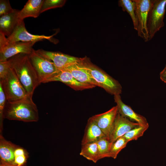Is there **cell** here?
<instances>
[{"instance_id": "cell-1", "label": "cell", "mask_w": 166, "mask_h": 166, "mask_svg": "<svg viewBox=\"0 0 166 166\" xmlns=\"http://www.w3.org/2000/svg\"><path fill=\"white\" fill-rule=\"evenodd\" d=\"M27 93L32 96L36 88L40 84L38 75L28 55L20 53L8 60Z\"/></svg>"}, {"instance_id": "cell-2", "label": "cell", "mask_w": 166, "mask_h": 166, "mask_svg": "<svg viewBox=\"0 0 166 166\" xmlns=\"http://www.w3.org/2000/svg\"><path fill=\"white\" fill-rule=\"evenodd\" d=\"M3 116L4 119L26 122H36L39 120L38 110L32 97L15 101H7Z\"/></svg>"}, {"instance_id": "cell-3", "label": "cell", "mask_w": 166, "mask_h": 166, "mask_svg": "<svg viewBox=\"0 0 166 166\" xmlns=\"http://www.w3.org/2000/svg\"><path fill=\"white\" fill-rule=\"evenodd\" d=\"M80 62L88 69L97 86L112 95H120L122 87L117 81L94 65L87 57L80 58Z\"/></svg>"}, {"instance_id": "cell-4", "label": "cell", "mask_w": 166, "mask_h": 166, "mask_svg": "<svg viewBox=\"0 0 166 166\" xmlns=\"http://www.w3.org/2000/svg\"><path fill=\"white\" fill-rule=\"evenodd\" d=\"M8 102H13L32 96L29 95L11 68L2 79H0Z\"/></svg>"}, {"instance_id": "cell-5", "label": "cell", "mask_w": 166, "mask_h": 166, "mask_svg": "<svg viewBox=\"0 0 166 166\" xmlns=\"http://www.w3.org/2000/svg\"><path fill=\"white\" fill-rule=\"evenodd\" d=\"M30 61L37 72L40 83H46L60 70L51 61L33 49L28 55Z\"/></svg>"}, {"instance_id": "cell-6", "label": "cell", "mask_w": 166, "mask_h": 166, "mask_svg": "<svg viewBox=\"0 0 166 166\" xmlns=\"http://www.w3.org/2000/svg\"><path fill=\"white\" fill-rule=\"evenodd\" d=\"M147 20L149 40L164 25L163 21L166 12V0H152Z\"/></svg>"}, {"instance_id": "cell-7", "label": "cell", "mask_w": 166, "mask_h": 166, "mask_svg": "<svg viewBox=\"0 0 166 166\" xmlns=\"http://www.w3.org/2000/svg\"><path fill=\"white\" fill-rule=\"evenodd\" d=\"M36 42H10L7 38L0 33V61H7L10 58L20 53L30 54Z\"/></svg>"}, {"instance_id": "cell-8", "label": "cell", "mask_w": 166, "mask_h": 166, "mask_svg": "<svg viewBox=\"0 0 166 166\" xmlns=\"http://www.w3.org/2000/svg\"><path fill=\"white\" fill-rule=\"evenodd\" d=\"M136 4V11L138 23V35L145 42L149 40L147 29L148 14L150 9L151 0H133Z\"/></svg>"}, {"instance_id": "cell-9", "label": "cell", "mask_w": 166, "mask_h": 166, "mask_svg": "<svg viewBox=\"0 0 166 166\" xmlns=\"http://www.w3.org/2000/svg\"><path fill=\"white\" fill-rule=\"evenodd\" d=\"M53 36L32 34L29 33L26 29L24 20H19L12 34L6 38L8 42H37L44 40L51 41Z\"/></svg>"}, {"instance_id": "cell-10", "label": "cell", "mask_w": 166, "mask_h": 166, "mask_svg": "<svg viewBox=\"0 0 166 166\" xmlns=\"http://www.w3.org/2000/svg\"><path fill=\"white\" fill-rule=\"evenodd\" d=\"M140 125L118 113L111 128L109 138L111 143L123 136L132 129Z\"/></svg>"}, {"instance_id": "cell-11", "label": "cell", "mask_w": 166, "mask_h": 166, "mask_svg": "<svg viewBox=\"0 0 166 166\" xmlns=\"http://www.w3.org/2000/svg\"><path fill=\"white\" fill-rule=\"evenodd\" d=\"M37 51L51 61L56 67L61 70L72 64L79 62L80 58L76 57L61 53L39 49Z\"/></svg>"}, {"instance_id": "cell-12", "label": "cell", "mask_w": 166, "mask_h": 166, "mask_svg": "<svg viewBox=\"0 0 166 166\" xmlns=\"http://www.w3.org/2000/svg\"><path fill=\"white\" fill-rule=\"evenodd\" d=\"M118 113L116 105L105 113L94 115L91 117L105 135L109 138L111 128Z\"/></svg>"}, {"instance_id": "cell-13", "label": "cell", "mask_w": 166, "mask_h": 166, "mask_svg": "<svg viewBox=\"0 0 166 166\" xmlns=\"http://www.w3.org/2000/svg\"><path fill=\"white\" fill-rule=\"evenodd\" d=\"M114 99L117 104L118 113L121 115L140 125L149 126L146 119L136 113L130 106L125 104L122 101L120 95H114Z\"/></svg>"}, {"instance_id": "cell-14", "label": "cell", "mask_w": 166, "mask_h": 166, "mask_svg": "<svg viewBox=\"0 0 166 166\" xmlns=\"http://www.w3.org/2000/svg\"><path fill=\"white\" fill-rule=\"evenodd\" d=\"M53 81L62 82L76 90L91 89L96 87L79 82L76 80L70 73L64 70H60L49 79L46 83Z\"/></svg>"}, {"instance_id": "cell-15", "label": "cell", "mask_w": 166, "mask_h": 166, "mask_svg": "<svg viewBox=\"0 0 166 166\" xmlns=\"http://www.w3.org/2000/svg\"><path fill=\"white\" fill-rule=\"evenodd\" d=\"M63 70L70 73L76 80L82 83L97 86L88 69L80 61L71 65Z\"/></svg>"}, {"instance_id": "cell-16", "label": "cell", "mask_w": 166, "mask_h": 166, "mask_svg": "<svg viewBox=\"0 0 166 166\" xmlns=\"http://www.w3.org/2000/svg\"><path fill=\"white\" fill-rule=\"evenodd\" d=\"M19 10L14 9V11L0 18V33L7 37L13 33L19 20L18 17Z\"/></svg>"}, {"instance_id": "cell-17", "label": "cell", "mask_w": 166, "mask_h": 166, "mask_svg": "<svg viewBox=\"0 0 166 166\" xmlns=\"http://www.w3.org/2000/svg\"><path fill=\"white\" fill-rule=\"evenodd\" d=\"M105 136H106L90 117L88 120L81 144L97 141Z\"/></svg>"}, {"instance_id": "cell-18", "label": "cell", "mask_w": 166, "mask_h": 166, "mask_svg": "<svg viewBox=\"0 0 166 166\" xmlns=\"http://www.w3.org/2000/svg\"><path fill=\"white\" fill-rule=\"evenodd\" d=\"M18 146L7 140L2 135H0V163L15 164L14 152Z\"/></svg>"}, {"instance_id": "cell-19", "label": "cell", "mask_w": 166, "mask_h": 166, "mask_svg": "<svg viewBox=\"0 0 166 166\" xmlns=\"http://www.w3.org/2000/svg\"><path fill=\"white\" fill-rule=\"evenodd\" d=\"M44 0H29L23 8L19 10L18 17L19 20L23 21L26 18H36L40 14Z\"/></svg>"}, {"instance_id": "cell-20", "label": "cell", "mask_w": 166, "mask_h": 166, "mask_svg": "<svg viewBox=\"0 0 166 166\" xmlns=\"http://www.w3.org/2000/svg\"><path fill=\"white\" fill-rule=\"evenodd\" d=\"M80 155L88 160L96 163L99 158L97 141L81 145Z\"/></svg>"}, {"instance_id": "cell-21", "label": "cell", "mask_w": 166, "mask_h": 166, "mask_svg": "<svg viewBox=\"0 0 166 166\" xmlns=\"http://www.w3.org/2000/svg\"><path fill=\"white\" fill-rule=\"evenodd\" d=\"M119 6L122 10L127 12L130 16L133 22L134 29L137 30L138 23L137 18L136 4L133 0H120Z\"/></svg>"}, {"instance_id": "cell-22", "label": "cell", "mask_w": 166, "mask_h": 166, "mask_svg": "<svg viewBox=\"0 0 166 166\" xmlns=\"http://www.w3.org/2000/svg\"><path fill=\"white\" fill-rule=\"evenodd\" d=\"M128 142L123 136L117 139L112 143L107 157L116 159L120 152L126 147Z\"/></svg>"}, {"instance_id": "cell-23", "label": "cell", "mask_w": 166, "mask_h": 166, "mask_svg": "<svg viewBox=\"0 0 166 166\" xmlns=\"http://www.w3.org/2000/svg\"><path fill=\"white\" fill-rule=\"evenodd\" d=\"M99 159L107 157L112 143L107 136L103 137L97 141Z\"/></svg>"}, {"instance_id": "cell-24", "label": "cell", "mask_w": 166, "mask_h": 166, "mask_svg": "<svg viewBox=\"0 0 166 166\" xmlns=\"http://www.w3.org/2000/svg\"><path fill=\"white\" fill-rule=\"evenodd\" d=\"M148 127L149 126L139 125L130 130L123 136L128 142L131 140H136L143 136Z\"/></svg>"}, {"instance_id": "cell-25", "label": "cell", "mask_w": 166, "mask_h": 166, "mask_svg": "<svg viewBox=\"0 0 166 166\" xmlns=\"http://www.w3.org/2000/svg\"><path fill=\"white\" fill-rule=\"evenodd\" d=\"M14 164L18 166H22L26 162L28 157L27 152L24 148L19 146L14 152Z\"/></svg>"}, {"instance_id": "cell-26", "label": "cell", "mask_w": 166, "mask_h": 166, "mask_svg": "<svg viewBox=\"0 0 166 166\" xmlns=\"http://www.w3.org/2000/svg\"><path fill=\"white\" fill-rule=\"evenodd\" d=\"M64 0H44L43 2L40 14L52 9L62 7L66 2Z\"/></svg>"}, {"instance_id": "cell-27", "label": "cell", "mask_w": 166, "mask_h": 166, "mask_svg": "<svg viewBox=\"0 0 166 166\" xmlns=\"http://www.w3.org/2000/svg\"><path fill=\"white\" fill-rule=\"evenodd\" d=\"M7 101L6 97L2 83L0 81V132L2 133L3 121L4 119L3 113L5 106Z\"/></svg>"}, {"instance_id": "cell-28", "label": "cell", "mask_w": 166, "mask_h": 166, "mask_svg": "<svg viewBox=\"0 0 166 166\" xmlns=\"http://www.w3.org/2000/svg\"><path fill=\"white\" fill-rule=\"evenodd\" d=\"M14 10L11 7L9 0H0V17L13 12Z\"/></svg>"}, {"instance_id": "cell-29", "label": "cell", "mask_w": 166, "mask_h": 166, "mask_svg": "<svg viewBox=\"0 0 166 166\" xmlns=\"http://www.w3.org/2000/svg\"><path fill=\"white\" fill-rule=\"evenodd\" d=\"M10 68L8 60L0 61V79H2L5 77Z\"/></svg>"}, {"instance_id": "cell-30", "label": "cell", "mask_w": 166, "mask_h": 166, "mask_svg": "<svg viewBox=\"0 0 166 166\" xmlns=\"http://www.w3.org/2000/svg\"><path fill=\"white\" fill-rule=\"evenodd\" d=\"M160 79L165 83H166V65L160 74Z\"/></svg>"}, {"instance_id": "cell-31", "label": "cell", "mask_w": 166, "mask_h": 166, "mask_svg": "<svg viewBox=\"0 0 166 166\" xmlns=\"http://www.w3.org/2000/svg\"><path fill=\"white\" fill-rule=\"evenodd\" d=\"M0 166H17V165L13 164H10L3 163H0Z\"/></svg>"}]
</instances>
